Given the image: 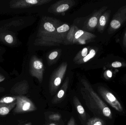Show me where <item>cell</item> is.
Segmentation results:
<instances>
[{"label":"cell","mask_w":126,"mask_h":125,"mask_svg":"<svg viewBox=\"0 0 126 125\" xmlns=\"http://www.w3.org/2000/svg\"><path fill=\"white\" fill-rule=\"evenodd\" d=\"M82 83L84 88H81V93L89 109L93 113L112 119V112L110 109L94 91L90 84L85 80L82 81Z\"/></svg>","instance_id":"obj_1"},{"label":"cell","mask_w":126,"mask_h":125,"mask_svg":"<svg viewBox=\"0 0 126 125\" xmlns=\"http://www.w3.org/2000/svg\"><path fill=\"white\" fill-rule=\"evenodd\" d=\"M17 96L16 104L13 112L15 114H22L34 111L36 106L33 102L24 96Z\"/></svg>","instance_id":"obj_2"},{"label":"cell","mask_w":126,"mask_h":125,"mask_svg":"<svg viewBox=\"0 0 126 125\" xmlns=\"http://www.w3.org/2000/svg\"><path fill=\"white\" fill-rule=\"evenodd\" d=\"M98 92L104 100L111 106L119 112L123 111L121 103L111 92L104 87H99Z\"/></svg>","instance_id":"obj_3"},{"label":"cell","mask_w":126,"mask_h":125,"mask_svg":"<svg viewBox=\"0 0 126 125\" xmlns=\"http://www.w3.org/2000/svg\"><path fill=\"white\" fill-rule=\"evenodd\" d=\"M29 86L27 80H22L18 81L11 88L10 92L15 94L17 96H23L29 92Z\"/></svg>","instance_id":"obj_4"},{"label":"cell","mask_w":126,"mask_h":125,"mask_svg":"<svg viewBox=\"0 0 126 125\" xmlns=\"http://www.w3.org/2000/svg\"><path fill=\"white\" fill-rule=\"evenodd\" d=\"M69 85V81L66 80L61 88L60 90L58 91L57 94L53 98L52 100V102L54 104L58 103L60 102L64 97L66 93L67 88Z\"/></svg>","instance_id":"obj_5"},{"label":"cell","mask_w":126,"mask_h":125,"mask_svg":"<svg viewBox=\"0 0 126 125\" xmlns=\"http://www.w3.org/2000/svg\"><path fill=\"white\" fill-rule=\"evenodd\" d=\"M73 102L79 115L82 120H86L87 118L86 112L78 98L76 96H75L73 97Z\"/></svg>","instance_id":"obj_6"},{"label":"cell","mask_w":126,"mask_h":125,"mask_svg":"<svg viewBox=\"0 0 126 125\" xmlns=\"http://www.w3.org/2000/svg\"><path fill=\"white\" fill-rule=\"evenodd\" d=\"M16 104V102L9 104L0 103V116H6L9 114Z\"/></svg>","instance_id":"obj_7"},{"label":"cell","mask_w":126,"mask_h":125,"mask_svg":"<svg viewBox=\"0 0 126 125\" xmlns=\"http://www.w3.org/2000/svg\"><path fill=\"white\" fill-rule=\"evenodd\" d=\"M87 125H105V123L101 118L93 117L88 120Z\"/></svg>","instance_id":"obj_8"},{"label":"cell","mask_w":126,"mask_h":125,"mask_svg":"<svg viewBox=\"0 0 126 125\" xmlns=\"http://www.w3.org/2000/svg\"><path fill=\"white\" fill-rule=\"evenodd\" d=\"M17 96L16 97H4L0 99V103L9 104L16 102Z\"/></svg>","instance_id":"obj_9"},{"label":"cell","mask_w":126,"mask_h":125,"mask_svg":"<svg viewBox=\"0 0 126 125\" xmlns=\"http://www.w3.org/2000/svg\"><path fill=\"white\" fill-rule=\"evenodd\" d=\"M8 73L0 66V83L3 82L9 78Z\"/></svg>","instance_id":"obj_10"},{"label":"cell","mask_w":126,"mask_h":125,"mask_svg":"<svg viewBox=\"0 0 126 125\" xmlns=\"http://www.w3.org/2000/svg\"><path fill=\"white\" fill-rule=\"evenodd\" d=\"M44 27L45 30L48 32H52L54 31L55 28L51 23L47 22L44 23Z\"/></svg>","instance_id":"obj_11"},{"label":"cell","mask_w":126,"mask_h":125,"mask_svg":"<svg viewBox=\"0 0 126 125\" xmlns=\"http://www.w3.org/2000/svg\"><path fill=\"white\" fill-rule=\"evenodd\" d=\"M61 118V116L59 114H50L48 116V119L49 120L53 121H58L60 120Z\"/></svg>","instance_id":"obj_12"},{"label":"cell","mask_w":126,"mask_h":125,"mask_svg":"<svg viewBox=\"0 0 126 125\" xmlns=\"http://www.w3.org/2000/svg\"><path fill=\"white\" fill-rule=\"evenodd\" d=\"M95 55V51L94 49H92L90 51L88 55H87L84 58L83 60L84 62H86L88 61L91 59L92 58H93Z\"/></svg>","instance_id":"obj_13"},{"label":"cell","mask_w":126,"mask_h":125,"mask_svg":"<svg viewBox=\"0 0 126 125\" xmlns=\"http://www.w3.org/2000/svg\"><path fill=\"white\" fill-rule=\"evenodd\" d=\"M69 26L67 24H64L57 29V31L59 33L66 32L69 31Z\"/></svg>","instance_id":"obj_14"},{"label":"cell","mask_w":126,"mask_h":125,"mask_svg":"<svg viewBox=\"0 0 126 125\" xmlns=\"http://www.w3.org/2000/svg\"><path fill=\"white\" fill-rule=\"evenodd\" d=\"M69 6L67 4H63L58 6L57 9V11L58 12L65 11L69 9Z\"/></svg>","instance_id":"obj_15"},{"label":"cell","mask_w":126,"mask_h":125,"mask_svg":"<svg viewBox=\"0 0 126 125\" xmlns=\"http://www.w3.org/2000/svg\"><path fill=\"white\" fill-rule=\"evenodd\" d=\"M98 20L95 17H93L90 19L89 21V25L90 27L94 28L95 27L97 23Z\"/></svg>","instance_id":"obj_16"},{"label":"cell","mask_w":126,"mask_h":125,"mask_svg":"<svg viewBox=\"0 0 126 125\" xmlns=\"http://www.w3.org/2000/svg\"><path fill=\"white\" fill-rule=\"evenodd\" d=\"M111 26L113 28L117 29L120 28L121 26V23L118 21L114 20L111 22L110 23Z\"/></svg>","instance_id":"obj_17"},{"label":"cell","mask_w":126,"mask_h":125,"mask_svg":"<svg viewBox=\"0 0 126 125\" xmlns=\"http://www.w3.org/2000/svg\"><path fill=\"white\" fill-rule=\"evenodd\" d=\"M6 49L5 47L0 46V62H2L4 61V54L6 53Z\"/></svg>","instance_id":"obj_18"},{"label":"cell","mask_w":126,"mask_h":125,"mask_svg":"<svg viewBox=\"0 0 126 125\" xmlns=\"http://www.w3.org/2000/svg\"><path fill=\"white\" fill-rule=\"evenodd\" d=\"M99 22H100V25L101 26H103L105 25L106 21V18L103 15L100 17Z\"/></svg>","instance_id":"obj_19"},{"label":"cell","mask_w":126,"mask_h":125,"mask_svg":"<svg viewBox=\"0 0 126 125\" xmlns=\"http://www.w3.org/2000/svg\"><path fill=\"white\" fill-rule=\"evenodd\" d=\"M58 55V53L57 51H54L51 53L50 54L49 56V58L50 59H54L55 58H57Z\"/></svg>","instance_id":"obj_20"},{"label":"cell","mask_w":126,"mask_h":125,"mask_svg":"<svg viewBox=\"0 0 126 125\" xmlns=\"http://www.w3.org/2000/svg\"><path fill=\"white\" fill-rule=\"evenodd\" d=\"M84 34V31L82 30H79L76 33L75 35V37L76 39H78L79 38L81 35Z\"/></svg>","instance_id":"obj_21"},{"label":"cell","mask_w":126,"mask_h":125,"mask_svg":"<svg viewBox=\"0 0 126 125\" xmlns=\"http://www.w3.org/2000/svg\"><path fill=\"white\" fill-rule=\"evenodd\" d=\"M112 66L114 68L120 67L122 66V64L119 62H115L112 63Z\"/></svg>","instance_id":"obj_22"},{"label":"cell","mask_w":126,"mask_h":125,"mask_svg":"<svg viewBox=\"0 0 126 125\" xmlns=\"http://www.w3.org/2000/svg\"><path fill=\"white\" fill-rule=\"evenodd\" d=\"M67 125H76L75 120L73 117L70 118V119L67 123Z\"/></svg>","instance_id":"obj_23"},{"label":"cell","mask_w":126,"mask_h":125,"mask_svg":"<svg viewBox=\"0 0 126 125\" xmlns=\"http://www.w3.org/2000/svg\"><path fill=\"white\" fill-rule=\"evenodd\" d=\"M87 52H88L87 48L86 47L84 48L81 51V55L82 56L84 57L86 56L87 54Z\"/></svg>","instance_id":"obj_24"},{"label":"cell","mask_w":126,"mask_h":125,"mask_svg":"<svg viewBox=\"0 0 126 125\" xmlns=\"http://www.w3.org/2000/svg\"><path fill=\"white\" fill-rule=\"evenodd\" d=\"M107 76L109 78H111L112 76V73L110 71V70H108L107 72Z\"/></svg>","instance_id":"obj_25"},{"label":"cell","mask_w":126,"mask_h":125,"mask_svg":"<svg viewBox=\"0 0 126 125\" xmlns=\"http://www.w3.org/2000/svg\"><path fill=\"white\" fill-rule=\"evenodd\" d=\"M58 125V124H56L55 123H49L48 125Z\"/></svg>","instance_id":"obj_26"},{"label":"cell","mask_w":126,"mask_h":125,"mask_svg":"<svg viewBox=\"0 0 126 125\" xmlns=\"http://www.w3.org/2000/svg\"><path fill=\"white\" fill-rule=\"evenodd\" d=\"M24 125H32V124L31 122H29Z\"/></svg>","instance_id":"obj_27"},{"label":"cell","mask_w":126,"mask_h":125,"mask_svg":"<svg viewBox=\"0 0 126 125\" xmlns=\"http://www.w3.org/2000/svg\"><path fill=\"white\" fill-rule=\"evenodd\" d=\"M1 3V0H0V4Z\"/></svg>","instance_id":"obj_28"},{"label":"cell","mask_w":126,"mask_h":125,"mask_svg":"<svg viewBox=\"0 0 126 125\" xmlns=\"http://www.w3.org/2000/svg\"></svg>","instance_id":"obj_29"}]
</instances>
